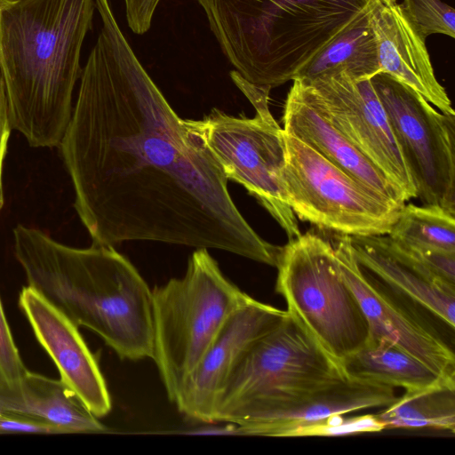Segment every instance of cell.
<instances>
[{
	"label": "cell",
	"mask_w": 455,
	"mask_h": 455,
	"mask_svg": "<svg viewBox=\"0 0 455 455\" xmlns=\"http://www.w3.org/2000/svg\"><path fill=\"white\" fill-rule=\"evenodd\" d=\"M94 0H0V72L12 129L60 146L72 114Z\"/></svg>",
	"instance_id": "cell-2"
},
{
	"label": "cell",
	"mask_w": 455,
	"mask_h": 455,
	"mask_svg": "<svg viewBox=\"0 0 455 455\" xmlns=\"http://www.w3.org/2000/svg\"><path fill=\"white\" fill-rule=\"evenodd\" d=\"M94 2L101 28L60 143L92 244L155 241L275 267L282 246L241 214L220 165L142 67L110 1Z\"/></svg>",
	"instance_id": "cell-1"
},
{
	"label": "cell",
	"mask_w": 455,
	"mask_h": 455,
	"mask_svg": "<svg viewBox=\"0 0 455 455\" xmlns=\"http://www.w3.org/2000/svg\"><path fill=\"white\" fill-rule=\"evenodd\" d=\"M283 132V180L288 204L299 220L350 236L388 234L405 204L382 197Z\"/></svg>",
	"instance_id": "cell-8"
},
{
	"label": "cell",
	"mask_w": 455,
	"mask_h": 455,
	"mask_svg": "<svg viewBox=\"0 0 455 455\" xmlns=\"http://www.w3.org/2000/svg\"><path fill=\"white\" fill-rule=\"evenodd\" d=\"M14 254L29 286L120 359L153 358L152 290L113 246L74 248L17 225Z\"/></svg>",
	"instance_id": "cell-3"
},
{
	"label": "cell",
	"mask_w": 455,
	"mask_h": 455,
	"mask_svg": "<svg viewBox=\"0 0 455 455\" xmlns=\"http://www.w3.org/2000/svg\"><path fill=\"white\" fill-rule=\"evenodd\" d=\"M399 5L424 39L434 34L455 37L454 9L441 0H403Z\"/></svg>",
	"instance_id": "cell-24"
},
{
	"label": "cell",
	"mask_w": 455,
	"mask_h": 455,
	"mask_svg": "<svg viewBox=\"0 0 455 455\" xmlns=\"http://www.w3.org/2000/svg\"><path fill=\"white\" fill-rule=\"evenodd\" d=\"M26 371L0 300V379L12 383L20 379Z\"/></svg>",
	"instance_id": "cell-26"
},
{
	"label": "cell",
	"mask_w": 455,
	"mask_h": 455,
	"mask_svg": "<svg viewBox=\"0 0 455 455\" xmlns=\"http://www.w3.org/2000/svg\"><path fill=\"white\" fill-rule=\"evenodd\" d=\"M223 53L247 82L292 81L371 0H197Z\"/></svg>",
	"instance_id": "cell-4"
},
{
	"label": "cell",
	"mask_w": 455,
	"mask_h": 455,
	"mask_svg": "<svg viewBox=\"0 0 455 455\" xmlns=\"http://www.w3.org/2000/svg\"><path fill=\"white\" fill-rule=\"evenodd\" d=\"M129 28L138 35L148 31L161 0H124Z\"/></svg>",
	"instance_id": "cell-28"
},
{
	"label": "cell",
	"mask_w": 455,
	"mask_h": 455,
	"mask_svg": "<svg viewBox=\"0 0 455 455\" xmlns=\"http://www.w3.org/2000/svg\"><path fill=\"white\" fill-rule=\"evenodd\" d=\"M0 411L33 418L53 427L59 434L108 431V427L61 379L28 370L15 382L0 379Z\"/></svg>",
	"instance_id": "cell-18"
},
{
	"label": "cell",
	"mask_w": 455,
	"mask_h": 455,
	"mask_svg": "<svg viewBox=\"0 0 455 455\" xmlns=\"http://www.w3.org/2000/svg\"><path fill=\"white\" fill-rule=\"evenodd\" d=\"M350 239L361 267L454 331L455 285L436 278L387 235Z\"/></svg>",
	"instance_id": "cell-16"
},
{
	"label": "cell",
	"mask_w": 455,
	"mask_h": 455,
	"mask_svg": "<svg viewBox=\"0 0 455 455\" xmlns=\"http://www.w3.org/2000/svg\"><path fill=\"white\" fill-rule=\"evenodd\" d=\"M275 291L287 312L342 365L369 339L360 304L342 279L332 243L311 231L282 248Z\"/></svg>",
	"instance_id": "cell-7"
},
{
	"label": "cell",
	"mask_w": 455,
	"mask_h": 455,
	"mask_svg": "<svg viewBox=\"0 0 455 455\" xmlns=\"http://www.w3.org/2000/svg\"><path fill=\"white\" fill-rule=\"evenodd\" d=\"M347 377L288 313L235 370L219 398L214 422L230 423L235 434L246 435L288 403Z\"/></svg>",
	"instance_id": "cell-5"
},
{
	"label": "cell",
	"mask_w": 455,
	"mask_h": 455,
	"mask_svg": "<svg viewBox=\"0 0 455 455\" xmlns=\"http://www.w3.org/2000/svg\"><path fill=\"white\" fill-rule=\"evenodd\" d=\"M305 99L404 195L416 188L371 79L355 80L346 72L292 80Z\"/></svg>",
	"instance_id": "cell-12"
},
{
	"label": "cell",
	"mask_w": 455,
	"mask_h": 455,
	"mask_svg": "<svg viewBox=\"0 0 455 455\" xmlns=\"http://www.w3.org/2000/svg\"><path fill=\"white\" fill-rule=\"evenodd\" d=\"M0 433L59 434L53 427L33 418L0 411Z\"/></svg>",
	"instance_id": "cell-29"
},
{
	"label": "cell",
	"mask_w": 455,
	"mask_h": 455,
	"mask_svg": "<svg viewBox=\"0 0 455 455\" xmlns=\"http://www.w3.org/2000/svg\"><path fill=\"white\" fill-rule=\"evenodd\" d=\"M19 305L38 342L57 366L60 379L97 418L108 415L112 408L110 394L78 327L29 285L22 288Z\"/></svg>",
	"instance_id": "cell-14"
},
{
	"label": "cell",
	"mask_w": 455,
	"mask_h": 455,
	"mask_svg": "<svg viewBox=\"0 0 455 455\" xmlns=\"http://www.w3.org/2000/svg\"><path fill=\"white\" fill-rule=\"evenodd\" d=\"M11 130L12 126L9 117L5 87L0 72V210L4 204L2 181L3 163L7 151V144Z\"/></svg>",
	"instance_id": "cell-30"
},
{
	"label": "cell",
	"mask_w": 455,
	"mask_h": 455,
	"mask_svg": "<svg viewBox=\"0 0 455 455\" xmlns=\"http://www.w3.org/2000/svg\"><path fill=\"white\" fill-rule=\"evenodd\" d=\"M376 418L387 428L432 427L455 432V381L405 391Z\"/></svg>",
	"instance_id": "cell-22"
},
{
	"label": "cell",
	"mask_w": 455,
	"mask_h": 455,
	"mask_svg": "<svg viewBox=\"0 0 455 455\" xmlns=\"http://www.w3.org/2000/svg\"><path fill=\"white\" fill-rule=\"evenodd\" d=\"M395 388L347 377L288 403L249 430L246 435L281 436L301 425L367 408L387 407L396 400Z\"/></svg>",
	"instance_id": "cell-19"
},
{
	"label": "cell",
	"mask_w": 455,
	"mask_h": 455,
	"mask_svg": "<svg viewBox=\"0 0 455 455\" xmlns=\"http://www.w3.org/2000/svg\"><path fill=\"white\" fill-rule=\"evenodd\" d=\"M369 20L381 73L423 96L442 113L455 116L451 100L436 79L424 39L396 1L371 0Z\"/></svg>",
	"instance_id": "cell-15"
},
{
	"label": "cell",
	"mask_w": 455,
	"mask_h": 455,
	"mask_svg": "<svg viewBox=\"0 0 455 455\" xmlns=\"http://www.w3.org/2000/svg\"><path fill=\"white\" fill-rule=\"evenodd\" d=\"M331 243L340 275L367 319V343L391 342L444 379L455 380V355L426 312L358 263L350 235L338 234Z\"/></svg>",
	"instance_id": "cell-11"
},
{
	"label": "cell",
	"mask_w": 455,
	"mask_h": 455,
	"mask_svg": "<svg viewBox=\"0 0 455 455\" xmlns=\"http://www.w3.org/2000/svg\"><path fill=\"white\" fill-rule=\"evenodd\" d=\"M384 425L375 414L345 418L341 414L297 427L285 433L283 437L338 436L384 430Z\"/></svg>",
	"instance_id": "cell-25"
},
{
	"label": "cell",
	"mask_w": 455,
	"mask_h": 455,
	"mask_svg": "<svg viewBox=\"0 0 455 455\" xmlns=\"http://www.w3.org/2000/svg\"><path fill=\"white\" fill-rule=\"evenodd\" d=\"M192 121L228 180L243 185L282 227L289 241L299 236L283 180L284 132L269 108H256L252 118L213 108L202 120Z\"/></svg>",
	"instance_id": "cell-9"
},
{
	"label": "cell",
	"mask_w": 455,
	"mask_h": 455,
	"mask_svg": "<svg viewBox=\"0 0 455 455\" xmlns=\"http://www.w3.org/2000/svg\"><path fill=\"white\" fill-rule=\"evenodd\" d=\"M390 1H396V0H390Z\"/></svg>",
	"instance_id": "cell-31"
},
{
	"label": "cell",
	"mask_w": 455,
	"mask_h": 455,
	"mask_svg": "<svg viewBox=\"0 0 455 455\" xmlns=\"http://www.w3.org/2000/svg\"><path fill=\"white\" fill-rule=\"evenodd\" d=\"M387 235L403 246L455 252V212L437 205L404 204Z\"/></svg>",
	"instance_id": "cell-23"
},
{
	"label": "cell",
	"mask_w": 455,
	"mask_h": 455,
	"mask_svg": "<svg viewBox=\"0 0 455 455\" xmlns=\"http://www.w3.org/2000/svg\"><path fill=\"white\" fill-rule=\"evenodd\" d=\"M287 311L249 296L226 322L174 403L189 419L214 423L216 406L229 378L251 348L278 326Z\"/></svg>",
	"instance_id": "cell-13"
},
{
	"label": "cell",
	"mask_w": 455,
	"mask_h": 455,
	"mask_svg": "<svg viewBox=\"0 0 455 455\" xmlns=\"http://www.w3.org/2000/svg\"><path fill=\"white\" fill-rule=\"evenodd\" d=\"M249 296L225 276L205 248L191 254L182 277L154 287L152 360L171 402Z\"/></svg>",
	"instance_id": "cell-6"
},
{
	"label": "cell",
	"mask_w": 455,
	"mask_h": 455,
	"mask_svg": "<svg viewBox=\"0 0 455 455\" xmlns=\"http://www.w3.org/2000/svg\"><path fill=\"white\" fill-rule=\"evenodd\" d=\"M341 71L355 80L371 79L381 73L369 20V5L300 69L294 79L310 81Z\"/></svg>",
	"instance_id": "cell-20"
},
{
	"label": "cell",
	"mask_w": 455,
	"mask_h": 455,
	"mask_svg": "<svg viewBox=\"0 0 455 455\" xmlns=\"http://www.w3.org/2000/svg\"><path fill=\"white\" fill-rule=\"evenodd\" d=\"M422 204L455 212V116L385 73L371 78Z\"/></svg>",
	"instance_id": "cell-10"
},
{
	"label": "cell",
	"mask_w": 455,
	"mask_h": 455,
	"mask_svg": "<svg viewBox=\"0 0 455 455\" xmlns=\"http://www.w3.org/2000/svg\"><path fill=\"white\" fill-rule=\"evenodd\" d=\"M282 122L285 132L382 197L402 205L407 202L403 192L305 99L294 82Z\"/></svg>",
	"instance_id": "cell-17"
},
{
	"label": "cell",
	"mask_w": 455,
	"mask_h": 455,
	"mask_svg": "<svg viewBox=\"0 0 455 455\" xmlns=\"http://www.w3.org/2000/svg\"><path fill=\"white\" fill-rule=\"evenodd\" d=\"M399 245L436 278L455 285V252Z\"/></svg>",
	"instance_id": "cell-27"
},
{
	"label": "cell",
	"mask_w": 455,
	"mask_h": 455,
	"mask_svg": "<svg viewBox=\"0 0 455 455\" xmlns=\"http://www.w3.org/2000/svg\"><path fill=\"white\" fill-rule=\"evenodd\" d=\"M342 367L348 377L403 387L405 391L443 380L455 381L441 377L416 357L385 340L366 343L348 355Z\"/></svg>",
	"instance_id": "cell-21"
}]
</instances>
